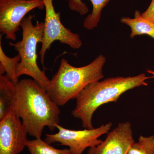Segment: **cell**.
Here are the masks:
<instances>
[{"mask_svg":"<svg viewBox=\"0 0 154 154\" xmlns=\"http://www.w3.org/2000/svg\"><path fill=\"white\" fill-rule=\"evenodd\" d=\"M13 109L28 134L36 138H41L45 127L52 131L59 124L58 106L34 80L24 79L16 85Z\"/></svg>","mask_w":154,"mask_h":154,"instance_id":"6da1fadb","label":"cell"},{"mask_svg":"<svg viewBox=\"0 0 154 154\" xmlns=\"http://www.w3.org/2000/svg\"><path fill=\"white\" fill-rule=\"evenodd\" d=\"M150 78L143 73L134 76L108 78L92 83L76 98V104L72 111V115L82 120L84 128L93 129L92 118L97 108L109 102H116L120 96L128 91L148 86L146 80Z\"/></svg>","mask_w":154,"mask_h":154,"instance_id":"7a4b0ae2","label":"cell"},{"mask_svg":"<svg viewBox=\"0 0 154 154\" xmlns=\"http://www.w3.org/2000/svg\"><path fill=\"white\" fill-rule=\"evenodd\" d=\"M106 60V57L101 54L89 64L76 67L62 59L58 70L46 90L48 96L58 106L76 99L87 86L104 78L102 71Z\"/></svg>","mask_w":154,"mask_h":154,"instance_id":"3957f363","label":"cell"},{"mask_svg":"<svg viewBox=\"0 0 154 154\" xmlns=\"http://www.w3.org/2000/svg\"><path fill=\"white\" fill-rule=\"evenodd\" d=\"M33 19L31 14L24 18L20 25L22 30V40L15 43L10 42L9 44L14 48L21 57V61L17 67V77L19 78L22 75L29 76L46 91L50 80L38 66L36 54L37 44L42 42L45 23L37 21L33 25Z\"/></svg>","mask_w":154,"mask_h":154,"instance_id":"277c9868","label":"cell"},{"mask_svg":"<svg viewBox=\"0 0 154 154\" xmlns=\"http://www.w3.org/2000/svg\"><path fill=\"white\" fill-rule=\"evenodd\" d=\"M112 125L110 122L97 128L75 130L66 129L57 124L56 128L58 132L54 134H47L44 140L50 144L59 143L60 145L67 146L72 154H82L86 149L96 146L102 143L103 140L99 138L108 133Z\"/></svg>","mask_w":154,"mask_h":154,"instance_id":"5b68a950","label":"cell"},{"mask_svg":"<svg viewBox=\"0 0 154 154\" xmlns=\"http://www.w3.org/2000/svg\"><path fill=\"white\" fill-rule=\"evenodd\" d=\"M45 8L44 35L40 50V60L44 66L45 57L54 42L68 45L73 49H79L82 44L79 35L73 33L65 27L60 20V13H57L53 0H43Z\"/></svg>","mask_w":154,"mask_h":154,"instance_id":"8992f818","label":"cell"},{"mask_svg":"<svg viewBox=\"0 0 154 154\" xmlns=\"http://www.w3.org/2000/svg\"><path fill=\"white\" fill-rule=\"evenodd\" d=\"M43 0H0V31L5 38L17 40V32L26 14L35 8L43 9Z\"/></svg>","mask_w":154,"mask_h":154,"instance_id":"52a82bcc","label":"cell"},{"mask_svg":"<svg viewBox=\"0 0 154 154\" xmlns=\"http://www.w3.org/2000/svg\"><path fill=\"white\" fill-rule=\"evenodd\" d=\"M27 130L12 110L0 120V154H19L26 147Z\"/></svg>","mask_w":154,"mask_h":154,"instance_id":"ba28073f","label":"cell"},{"mask_svg":"<svg viewBox=\"0 0 154 154\" xmlns=\"http://www.w3.org/2000/svg\"><path fill=\"white\" fill-rule=\"evenodd\" d=\"M134 142L130 122H121L100 144L89 148L88 154H126Z\"/></svg>","mask_w":154,"mask_h":154,"instance_id":"9c48e42d","label":"cell"},{"mask_svg":"<svg viewBox=\"0 0 154 154\" xmlns=\"http://www.w3.org/2000/svg\"><path fill=\"white\" fill-rule=\"evenodd\" d=\"M16 85L6 75H0V120L13 110Z\"/></svg>","mask_w":154,"mask_h":154,"instance_id":"30bf717a","label":"cell"},{"mask_svg":"<svg viewBox=\"0 0 154 154\" xmlns=\"http://www.w3.org/2000/svg\"><path fill=\"white\" fill-rule=\"evenodd\" d=\"M120 21L130 27V38L137 35H148L154 39V24L143 18L138 10L135 12L134 18L122 17Z\"/></svg>","mask_w":154,"mask_h":154,"instance_id":"8fae6325","label":"cell"},{"mask_svg":"<svg viewBox=\"0 0 154 154\" xmlns=\"http://www.w3.org/2000/svg\"><path fill=\"white\" fill-rule=\"evenodd\" d=\"M26 147L30 154H72L69 149H56L41 138L28 140Z\"/></svg>","mask_w":154,"mask_h":154,"instance_id":"7c38bea8","label":"cell"},{"mask_svg":"<svg viewBox=\"0 0 154 154\" xmlns=\"http://www.w3.org/2000/svg\"><path fill=\"white\" fill-rule=\"evenodd\" d=\"M0 41V66L3 67L6 72V75L15 85L19 82V78L17 77V66L21 58L19 54L14 57H10L6 55L3 51Z\"/></svg>","mask_w":154,"mask_h":154,"instance_id":"4fadbf2b","label":"cell"},{"mask_svg":"<svg viewBox=\"0 0 154 154\" xmlns=\"http://www.w3.org/2000/svg\"><path fill=\"white\" fill-rule=\"evenodd\" d=\"M93 5V11L85 19L84 26L88 30H92L98 26L102 10L110 0H90Z\"/></svg>","mask_w":154,"mask_h":154,"instance_id":"5bb4252c","label":"cell"},{"mask_svg":"<svg viewBox=\"0 0 154 154\" xmlns=\"http://www.w3.org/2000/svg\"><path fill=\"white\" fill-rule=\"evenodd\" d=\"M126 154H154V135L140 136L137 142L133 143Z\"/></svg>","mask_w":154,"mask_h":154,"instance_id":"9a60e30c","label":"cell"},{"mask_svg":"<svg viewBox=\"0 0 154 154\" xmlns=\"http://www.w3.org/2000/svg\"><path fill=\"white\" fill-rule=\"evenodd\" d=\"M69 7L71 11L78 12L81 15H85L88 12V7L82 0H69Z\"/></svg>","mask_w":154,"mask_h":154,"instance_id":"2e32d148","label":"cell"},{"mask_svg":"<svg viewBox=\"0 0 154 154\" xmlns=\"http://www.w3.org/2000/svg\"><path fill=\"white\" fill-rule=\"evenodd\" d=\"M141 15L146 20L154 24V0H152L148 8Z\"/></svg>","mask_w":154,"mask_h":154,"instance_id":"e0dca14e","label":"cell"},{"mask_svg":"<svg viewBox=\"0 0 154 154\" xmlns=\"http://www.w3.org/2000/svg\"><path fill=\"white\" fill-rule=\"evenodd\" d=\"M147 72L151 74L152 75V76L151 77V78H154V71L151 70H148Z\"/></svg>","mask_w":154,"mask_h":154,"instance_id":"ac0fdd59","label":"cell"}]
</instances>
